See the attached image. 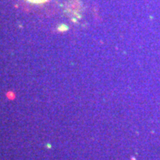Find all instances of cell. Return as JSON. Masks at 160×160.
Here are the masks:
<instances>
[{
  "instance_id": "cell-1",
  "label": "cell",
  "mask_w": 160,
  "mask_h": 160,
  "mask_svg": "<svg viewBox=\"0 0 160 160\" xmlns=\"http://www.w3.org/2000/svg\"><path fill=\"white\" fill-rule=\"evenodd\" d=\"M27 1L31 2V3H33V4H42V3L46 2L48 0H27Z\"/></svg>"
}]
</instances>
